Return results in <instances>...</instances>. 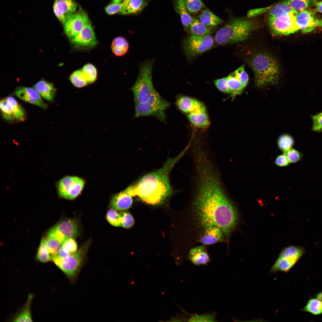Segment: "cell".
<instances>
[{
  "label": "cell",
  "mask_w": 322,
  "mask_h": 322,
  "mask_svg": "<svg viewBox=\"0 0 322 322\" xmlns=\"http://www.w3.org/2000/svg\"><path fill=\"white\" fill-rule=\"evenodd\" d=\"M150 0H127L123 2L120 14H136L141 11L147 5Z\"/></svg>",
  "instance_id": "cell-23"
},
{
  "label": "cell",
  "mask_w": 322,
  "mask_h": 322,
  "mask_svg": "<svg viewBox=\"0 0 322 322\" xmlns=\"http://www.w3.org/2000/svg\"><path fill=\"white\" fill-rule=\"evenodd\" d=\"M187 117L193 125L198 127L206 128L210 124L205 107L203 104L188 114Z\"/></svg>",
  "instance_id": "cell-21"
},
{
  "label": "cell",
  "mask_w": 322,
  "mask_h": 322,
  "mask_svg": "<svg viewBox=\"0 0 322 322\" xmlns=\"http://www.w3.org/2000/svg\"><path fill=\"white\" fill-rule=\"evenodd\" d=\"M227 83L231 94L233 95L241 94L244 88L233 72L227 78Z\"/></svg>",
  "instance_id": "cell-35"
},
{
  "label": "cell",
  "mask_w": 322,
  "mask_h": 322,
  "mask_svg": "<svg viewBox=\"0 0 322 322\" xmlns=\"http://www.w3.org/2000/svg\"><path fill=\"white\" fill-rule=\"evenodd\" d=\"M213 44V39L210 35L199 36L192 35L184 39L183 47L186 56L188 58H191L209 49Z\"/></svg>",
  "instance_id": "cell-8"
},
{
  "label": "cell",
  "mask_w": 322,
  "mask_h": 322,
  "mask_svg": "<svg viewBox=\"0 0 322 322\" xmlns=\"http://www.w3.org/2000/svg\"><path fill=\"white\" fill-rule=\"evenodd\" d=\"M0 108L2 116L5 120L12 121L15 119L11 106L6 98L1 100Z\"/></svg>",
  "instance_id": "cell-39"
},
{
  "label": "cell",
  "mask_w": 322,
  "mask_h": 322,
  "mask_svg": "<svg viewBox=\"0 0 322 322\" xmlns=\"http://www.w3.org/2000/svg\"><path fill=\"white\" fill-rule=\"evenodd\" d=\"M88 246V243H85L74 254L64 258L56 256L52 261L67 277L73 279L78 272Z\"/></svg>",
  "instance_id": "cell-7"
},
{
  "label": "cell",
  "mask_w": 322,
  "mask_h": 322,
  "mask_svg": "<svg viewBox=\"0 0 322 322\" xmlns=\"http://www.w3.org/2000/svg\"><path fill=\"white\" fill-rule=\"evenodd\" d=\"M45 238L46 246L52 260L56 256L63 242L49 231Z\"/></svg>",
  "instance_id": "cell-27"
},
{
  "label": "cell",
  "mask_w": 322,
  "mask_h": 322,
  "mask_svg": "<svg viewBox=\"0 0 322 322\" xmlns=\"http://www.w3.org/2000/svg\"><path fill=\"white\" fill-rule=\"evenodd\" d=\"M312 124V130L315 132L322 131V112L311 116Z\"/></svg>",
  "instance_id": "cell-48"
},
{
  "label": "cell",
  "mask_w": 322,
  "mask_h": 322,
  "mask_svg": "<svg viewBox=\"0 0 322 322\" xmlns=\"http://www.w3.org/2000/svg\"><path fill=\"white\" fill-rule=\"evenodd\" d=\"M226 241L224 233L219 227L213 226L208 227L202 232L197 242L203 245L213 244Z\"/></svg>",
  "instance_id": "cell-17"
},
{
  "label": "cell",
  "mask_w": 322,
  "mask_h": 322,
  "mask_svg": "<svg viewBox=\"0 0 322 322\" xmlns=\"http://www.w3.org/2000/svg\"><path fill=\"white\" fill-rule=\"evenodd\" d=\"M215 84L220 90L227 93H231L228 87L226 78L216 79L214 81Z\"/></svg>",
  "instance_id": "cell-50"
},
{
  "label": "cell",
  "mask_w": 322,
  "mask_h": 322,
  "mask_svg": "<svg viewBox=\"0 0 322 322\" xmlns=\"http://www.w3.org/2000/svg\"><path fill=\"white\" fill-rule=\"evenodd\" d=\"M129 43L125 38L118 37L114 38L112 43L111 47L113 52L118 56H122L127 52Z\"/></svg>",
  "instance_id": "cell-30"
},
{
  "label": "cell",
  "mask_w": 322,
  "mask_h": 322,
  "mask_svg": "<svg viewBox=\"0 0 322 322\" xmlns=\"http://www.w3.org/2000/svg\"><path fill=\"white\" fill-rule=\"evenodd\" d=\"M81 70L89 84L92 83L95 81L97 77V71L94 65L90 64H86Z\"/></svg>",
  "instance_id": "cell-40"
},
{
  "label": "cell",
  "mask_w": 322,
  "mask_h": 322,
  "mask_svg": "<svg viewBox=\"0 0 322 322\" xmlns=\"http://www.w3.org/2000/svg\"><path fill=\"white\" fill-rule=\"evenodd\" d=\"M14 95L25 102L37 106L43 109L47 108L48 105L43 100L42 97L35 89L20 86L17 88Z\"/></svg>",
  "instance_id": "cell-16"
},
{
  "label": "cell",
  "mask_w": 322,
  "mask_h": 322,
  "mask_svg": "<svg viewBox=\"0 0 322 322\" xmlns=\"http://www.w3.org/2000/svg\"><path fill=\"white\" fill-rule=\"evenodd\" d=\"M89 21L86 12L80 10L70 16L63 24L64 32L71 39L78 33Z\"/></svg>",
  "instance_id": "cell-12"
},
{
  "label": "cell",
  "mask_w": 322,
  "mask_h": 322,
  "mask_svg": "<svg viewBox=\"0 0 322 322\" xmlns=\"http://www.w3.org/2000/svg\"><path fill=\"white\" fill-rule=\"evenodd\" d=\"M36 258L39 261L43 263H46L52 260L46 246L45 238L44 237L41 240L37 252Z\"/></svg>",
  "instance_id": "cell-38"
},
{
  "label": "cell",
  "mask_w": 322,
  "mask_h": 322,
  "mask_svg": "<svg viewBox=\"0 0 322 322\" xmlns=\"http://www.w3.org/2000/svg\"><path fill=\"white\" fill-rule=\"evenodd\" d=\"M290 162L286 155L284 153L278 156L276 158L275 163L279 167H284L288 165Z\"/></svg>",
  "instance_id": "cell-51"
},
{
  "label": "cell",
  "mask_w": 322,
  "mask_h": 322,
  "mask_svg": "<svg viewBox=\"0 0 322 322\" xmlns=\"http://www.w3.org/2000/svg\"><path fill=\"white\" fill-rule=\"evenodd\" d=\"M127 0H113L112 3H119L123 2Z\"/></svg>",
  "instance_id": "cell-54"
},
{
  "label": "cell",
  "mask_w": 322,
  "mask_h": 322,
  "mask_svg": "<svg viewBox=\"0 0 322 322\" xmlns=\"http://www.w3.org/2000/svg\"><path fill=\"white\" fill-rule=\"evenodd\" d=\"M298 11L292 8L284 1L273 6L270 10V16L277 17L285 13L296 15Z\"/></svg>",
  "instance_id": "cell-33"
},
{
  "label": "cell",
  "mask_w": 322,
  "mask_h": 322,
  "mask_svg": "<svg viewBox=\"0 0 322 322\" xmlns=\"http://www.w3.org/2000/svg\"><path fill=\"white\" fill-rule=\"evenodd\" d=\"M188 254V259L196 266L207 265L210 260L205 245L193 247L190 249Z\"/></svg>",
  "instance_id": "cell-19"
},
{
  "label": "cell",
  "mask_w": 322,
  "mask_h": 322,
  "mask_svg": "<svg viewBox=\"0 0 322 322\" xmlns=\"http://www.w3.org/2000/svg\"><path fill=\"white\" fill-rule=\"evenodd\" d=\"M216 314L215 312L201 315L191 314L186 319V321L189 322H214Z\"/></svg>",
  "instance_id": "cell-43"
},
{
  "label": "cell",
  "mask_w": 322,
  "mask_h": 322,
  "mask_svg": "<svg viewBox=\"0 0 322 322\" xmlns=\"http://www.w3.org/2000/svg\"><path fill=\"white\" fill-rule=\"evenodd\" d=\"M284 1L292 8L298 11L305 10L312 4H315L317 0H285Z\"/></svg>",
  "instance_id": "cell-34"
},
{
  "label": "cell",
  "mask_w": 322,
  "mask_h": 322,
  "mask_svg": "<svg viewBox=\"0 0 322 322\" xmlns=\"http://www.w3.org/2000/svg\"><path fill=\"white\" fill-rule=\"evenodd\" d=\"M253 27V23L249 20L241 18L232 19L217 31L215 41L220 45L242 41L248 37Z\"/></svg>",
  "instance_id": "cell-4"
},
{
  "label": "cell",
  "mask_w": 322,
  "mask_h": 322,
  "mask_svg": "<svg viewBox=\"0 0 322 322\" xmlns=\"http://www.w3.org/2000/svg\"><path fill=\"white\" fill-rule=\"evenodd\" d=\"M76 47L92 48L97 44L94 32L90 21L76 36L70 39Z\"/></svg>",
  "instance_id": "cell-13"
},
{
  "label": "cell",
  "mask_w": 322,
  "mask_h": 322,
  "mask_svg": "<svg viewBox=\"0 0 322 322\" xmlns=\"http://www.w3.org/2000/svg\"><path fill=\"white\" fill-rule=\"evenodd\" d=\"M303 311L314 315L321 314L322 313V301L317 298H311L308 301Z\"/></svg>",
  "instance_id": "cell-36"
},
{
  "label": "cell",
  "mask_w": 322,
  "mask_h": 322,
  "mask_svg": "<svg viewBox=\"0 0 322 322\" xmlns=\"http://www.w3.org/2000/svg\"><path fill=\"white\" fill-rule=\"evenodd\" d=\"M120 227L128 228L132 227L134 222L131 215L129 212L122 211L119 212Z\"/></svg>",
  "instance_id": "cell-44"
},
{
  "label": "cell",
  "mask_w": 322,
  "mask_h": 322,
  "mask_svg": "<svg viewBox=\"0 0 322 322\" xmlns=\"http://www.w3.org/2000/svg\"><path fill=\"white\" fill-rule=\"evenodd\" d=\"M255 85L259 87L276 83L280 75L278 63L272 56L261 53L254 55L250 62Z\"/></svg>",
  "instance_id": "cell-3"
},
{
  "label": "cell",
  "mask_w": 322,
  "mask_h": 322,
  "mask_svg": "<svg viewBox=\"0 0 322 322\" xmlns=\"http://www.w3.org/2000/svg\"><path fill=\"white\" fill-rule=\"evenodd\" d=\"M189 32L192 35L205 36L210 35L211 31L209 27L202 23L198 18L193 17Z\"/></svg>",
  "instance_id": "cell-28"
},
{
  "label": "cell",
  "mask_w": 322,
  "mask_h": 322,
  "mask_svg": "<svg viewBox=\"0 0 322 322\" xmlns=\"http://www.w3.org/2000/svg\"><path fill=\"white\" fill-rule=\"evenodd\" d=\"M33 295L30 294L26 303L19 313L13 319L14 322H32L31 304Z\"/></svg>",
  "instance_id": "cell-31"
},
{
  "label": "cell",
  "mask_w": 322,
  "mask_h": 322,
  "mask_svg": "<svg viewBox=\"0 0 322 322\" xmlns=\"http://www.w3.org/2000/svg\"><path fill=\"white\" fill-rule=\"evenodd\" d=\"M54 227L59 231L66 239L75 238L79 234V226L76 220L66 219L58 222Z\"/></svg>",
  "instance_id": "cell-18"
},
{
  "label": "cell",
  "mask_w": 322,
  "mask_h": 322,
  "mask_svg": "<svg viewBox=\"0 0 322 322\" xmlns=\"http://www.w3.org/2000/svg\"><path fill=\"white\" fill-rule=\"evenodd\" d=\"M34 87L42 97L46 100L50 101L54 98L56 90L52 83L41 80L35 85Z\"/></svg>",
  "instance_id": "cell-24"
},
{
  "label": "cell",
  "mask_w": 322,
  "mask_h": 322,
  "mask_svg": "<svg viewBox=\"0 0 322 322\" xmlns=\"http://www.w3.org/2000/svg\"><path fill=\"white\" fill-rule=\"evenodd\" d=\"M186 8L189 13H198L205 6L201 0H183Z\"/></svg>",
  "instance_id": "cell-42"
},
{
  "label": "cell",
  "mask_w": 322,
  "mask_h": 322,
  "mask_svg": "<svg viewBox=\"0 0 322 322\" xmlns=\"http://www.w3.org/2000/svg\"><path fill=\"white\" fill-rule=\"evenodd\" d=\"M185 151L184 150L176 157L169 159L161 168L146 174L126 189L132 197L137 196L147 204L156 205L164 202L172 193L169 173Z\"/></svg>",
  "instance_id": "cell-2"
},
{
  "label": "cell",
  "mask_w": 322,
  "mask_h": 322,
  "mask_svg": "<svg viewBox=\"0 0 322 322\" xmlns=\"http://www.w3.org/2000/svg\"><path fill=\"white\" fill-rule=\"evenodd\" d=\"M154 59L148 60L139 64V72L135 82L131 88L135 104L143 103L155 90L152 80Z\"/></svg>",
  "instance_id": "cell-5"
},
{
  "label": "cell",
  "mask_w": 322,
  "mask_h": 322,
  "mask_svg": "<svg viewBox=\"0 0 322 322\" xmlns=\"http://www.w3.org/2000/svg\"><path fill=\"white\" fill-rule=\"evenodd\" d=\"M123 2L119 3H112L105 8L106 13L109 15L120 13L123 7Z\"/></svg>",
  "instance_id": "cell-49"
},
{
  "label": "cell",
  "mask_w": 322,
  "mask_h": 322,
  "mask_svg": "<svg viewBox=\"0 0 322 322\" xmlns=\"http://www.w3.org/2000/svg\"><path fill=\"white\" fill-rule=\"evenodd\" d=\"M299 30L303 33L309 32L317 27L322 26V19L315 16L314 12L306 9L298 11L296 16Z\"/></svg>",
  "instance_id": "cell-14"
},
{
  "label": "cell",
  "mask_w": 322,
  "mask_h": 322,
  "mask_svg": "<svg viewBox=\"0 0 322 322\" xmlns=\"http://www.w3.org/2000/svg\"><path fill=\"white\" fill-rule=\"evenodd\" d=\"M77 246L74 239H66L63 243L56 256L64 258L76 252Z\"/></svg>",
  "instance_id": "cell-29"
},
{
  "label": "cell",
  "mask_w": 322,
  "mask_h": 322,
  "mask_svg": "<svg viewBox=\"0 0 322 322\" xmlns=\"http://www.w3.org/2000/svg\"><path fill=\"white\" fill-rule=\"evenodd\" d=\"M132 202V196L125 189L112 196L110 205L112 208L116 210H126L131 207Z\"/></svg>",
  "instance_id": "cell-20"
},
{
  "label": "cell",
  "mask_w": 322,
  "mask_h": 322,
  "mask_svg": "<svg viewBox=\"0 0 322 322\" xmlns=\"http://www.w3.org/2000/svg\"><path fill=\"white\" fill-rule=\"evenodd\" d=\"M77 7V4L73 0H55L53 9L55 16L63 24L76 12Z\"/></svg>",
  "instance_id": "cell-15"
},
{
  "label": "cell",
  "mask_w": 322,
  "mask_h": 322,
  "mask_svg": "<svg viewBox=\"0 0 322 322\" xmlns=\"http://www.w3.org/2000/svg\"><path fill=\"white\" fill-rule=\"evenodd\" d=\"M287 157L290 163H295L300 161L302 157V154L298 151L291 148L283 152Z\"/></svg>",
  "instance_id": "cell-47"
},
{
  "label": "cell",
  "mask_w": 322,
  "mask_h": 322,
  "mask_svg": "<svg viewBox=\"0 0 322 322\" xmlns=\"http://www.w3.org/2000/svg\"><path fill=\"white\" fill-rule=\"evenodd\" d=\"M316 298L322 301V291L318 293L316 295Z\"/></svg>",
  "instance_id": "cell-53"
},
{
  "label": "cell",
  "mask_w": 322,
  "mask_h": 322,
  "mask_svg": "<svg viewBox=\"0 0 322 322\" xmlns=\"http://www.w3.org/2000/svg\"><path fill=\"white\" fill-rule=\"evenodd\" d=\"M296 16L285 13L276 17L270 16L268 24L275 34L288 35L299 30L296 22Z\"/></svg>",
  "instance_id": "cell-10"
},
{
  "label": "cell",
  "mask_w": 322,
  "mask_h": 322,
  "mask_svg": "<svg viewBox=\"0 0 322 322\" xmlns=\"http://www.w3.org/2000/svg\"><path fill=\"white\" fill-rule=\"evenodd\" d=\"M315 4L317 10L322 13V1L320 2L318 1Z\"/></svg>",
  "instance_id": "cell-52"
},
{
  "label": "cell",
  "mask_w": 322,
  "mask_h": 322,
  "mask_svg": "<svg viewBox=\"0 0 322 322\" xmlns=\"http://www.w3.org/2000/svg\"><path fill=\"white\" fill-rule=\"evenodd\" d=\"M173 4L174 10L180 17L185 30L189 32L192 17L188 11L183 0H173Z\"/></svg>",
  "instance_id": "cell-22"
},
{
  "label": "cell",
  "mask_w": 322,
  "mask_h": 322,
  "mask_svg": "<svg viewBox=\"0 0 322 322\" xmlns=\"http://www.w3.org/2000/svg\"><path fill=\"white\" fill-rule=\"evenodd\" d=\"M233 72L244 88L247 84L249 79L248 75L244 70V65H242Z\"/></svg>",
  "instance_id": "cell-46"
},
{
  "label": "cell",
  "mask_w": 322,
  "mask_h": 322,
  "mask_svg": "<svg viewBox=\"0 0 322 322\" xmlns=\"http://www.w3.org/2000/svg\"><path fill=\"white\" fill-rule=\"evenodd\" d=\"M197 18L202 23L208 27L216 26L224 22L208 9L203 10Z\"/></svg>",
  "instance_id": "cell-26"
},
{
  "label": "cell",
  "mask_w": 322,
  "mask_h": 322,
  "mask_svg": "<svg viewBox=\"0 0 322 322\" xmlns=\"http://www.w3.org/2000/svg\"><path fill=\"white\" fill-rule=\"evenodd\" d=\"M6 98L11 106L15 119L20 121H24L26 114L23 107L13 97L10 96Z\"/></svg>",
  "instance_id": "cell-32"
},
{
  "label": "cell",
  "mask_w": 322,
  "mask_h": 322,
  "mask_svg": "<svg viewBox=\"0 0 322 322\" xmlns=\"http://www.w3.org/2000/svg\"><path fill=\"white\" fill-rule=\"evenodd\" d=\"M294 143L293 138L288 134H283L280 136L277 141L279 149L284 152L292 148Z\"/></svg>",
  "instance_id": "cell-41"
},
{
  "label": "cell",
  "mask_w": 322,
  "mask_h": 322,
  "mask_svg": "<svg viewBox=\"0 0 322 322\" xmlns=\"http://www.w3.org/2000/svg\"><path fill=\"white\" fill-rule=\"evenodd\" d=\"M106 219L108 222L112 226H120L119 212L117 210L113 208L109 210L106 214Z\"/></svg>",
  "instance_id": "cell-45"
},
{
  "label": "cell",
  "mask_w": 322,
  "mask_h": 322,
  "mask_svg": "<svg viewBox=\"0 0 322 322\" xmlns=\"http://www.w3.org/2000/svg\"><path fill=\"white\" fill-rule=\"evenodd\" d=\"M195 188L187 212L188 250L206 228L216 226L223 231L228 242L239 221L236 207L225 192L218 172L205 170L196 176Z\"/></svg>",
  "instance_id": "cell-1"
},
{
  "label": "cell",
  "mask_w": 322,
  "mask_h": 322,
  "mask_svg": "<svg viewBox=\"0 0 322 322\" xmlns=\"http://www.w3.org/2000/svg\"><path fill=\"white\" fill-rule=\"evenodd\" d=\"M69 79L73 85L77 88H82L89 84L81 69L74 72L71 75Z\"/></svg>",
  "instance_id": "cell-37"
},
{
  "label": "cell",
  "mask_w": 322,
  "mask_h": 322,
  "mask_svg": "<svg viewBox=\"0 0 322 322\" xmlns=\"http://www.w3.org/2000/svg\"><path fill=\"white\" fill-rule=\"evenodd\" d=\"M297 249L289 246L284 249L280 254L270 272L275 273L278 271L287 272L300 258Z\"/></svg>",
  "instance_id": "cell-11"
},
{
  "label": "cell",
  "mask_w": 322,
  "mask_h": 322,
  "mask_svg": "<svg viewBox=\"0 0 322 322\" xmlns=\"http://www.w3.org/2000/svg\"><path fill=\"white\" fill-rule=\"evenodd\" d=\"M170 105L155 89L145 102L135 104L134 117L153 116L165 122V112Z\"/></svg>",
  "instance_id": "cell-6"
},
{
  "label": "cell",
  "mask_w": 322,
  "mask_h": 322,
  "mask_svg": "<svg viewBox=\"0 0 322 322\" xmlns=\"http://www.w3.org/2000/svg\"><path fill=\"white\" fill-rule=\"evenodd\" d=\"M176 104L179 109L182 112L188 114L202 104L197 100L185 96L179 97L177 99Z\"/></svg>",
  "instance_id": "cell-25"
},
{
  "label": "cell",
  "mask_w": 322,
  "mask_h": 322,
  "mask_svg": "<svg viewBox=\"0 0 322 322\" xmlns=\"http://www.w3.org/2000/svg\"><path fill=\"white\" fill-rule=\"evenodd\" d=\"M85 182L84 179L78 177H64L58 183V193L62 198L73 199L81 193L84 186Z\"/></svg>",
  "instance_id": "cell-9"
}]
</instances>
